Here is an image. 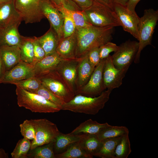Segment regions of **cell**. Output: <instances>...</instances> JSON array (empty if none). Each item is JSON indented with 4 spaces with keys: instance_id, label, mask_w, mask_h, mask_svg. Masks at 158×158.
<instances>
[{
    "instance_id": "cell-14",
    "label": "cell",
    "mask_w": 158,
    "mask_h": 158,
    "mask_svg": "<svg viewBox=\"0 0 158 158\" xmlns=\"http://www.w3.org/2000/svg\"><path fill=\"white\" fill-rule=\"evenodd\" d=\"M80 59L63 60L55 69L64 78L75 94L76 91L78 69Z\"/></svg>"
},
{
    "instance_id": "cell-36",
    "label": "cell",
    "mask_w": 158,
    "mask_h": 158,
    "mask_svg": "<svg viewBox=\"0 0 158 158\" xmlns=\"http://www.w3.org/2000/svg\"><path fill=\"white\" fill-rule=\"evenodd\" d=\"M60 11L62 13L64 17L63 38H65L74 33L76 30V28L73 21L68 13L63 10Z\"/></svg>"
},
{
    "instance_id": "cell-32",
    "label": "cell",
    "mask_w": 158,
    "mask_h": 158,
    "mask_svg": "<svg viewBox=\"0 0 158 158\" xmlns=\"http://www.w3.org/2000/svg\"><path fill=\"white\" fill-rule=\"evenodd\" d=\"M63 10L68 13L73 21L76 29L92 25L89 22L84 11L72 10L63 8L59 11Z\"/></svg>"
},
{
    "instance_id": "cell-20",
    "label": "cell",
    "mask_w": 158,
    "mask_h": 158,
    "mask_svg": "<svg viewBox=\"0 0 158 158\" xmlns=\"http://www.w3.org/2000/svg\"><path fill=\"white\" fill-rule=\"evenodd\" d=\"M63 60L56 52L45 56L33 66L34 75H40L55 69Z\"/></svg>"
},
{
    "instance_id": "cell-5",
    "label": "cell",
    "mask_w": 158,
    "mask_h": 158,
    "mask_svg": "<svg viewBox=\"0 0 158 158\" xmlns=\"http://www.w3.org/2000/svg\"><path fill=\"white\" fill-rule=\"evenodd\" d=\"M84 11L93 26L114 28L121 26L114 11L102 4L93 1L92 4Z\"/></svg>"
},
{
    "instance_id": "cell-9",
    "label": "cell",
    "mask_w": 158,
    "mask_h": 158,
    "mask_svg": "<svg viewBox=\"0 0 158 158\" xmlns=\"http://www.w3.org/2000/svg\"><path fill=\"white\" fill-rule=\"evenodd\" d=\"M15 8L26 24L40 22L44 17L42 13V0H13Z\"/></svg>"
},
{
    "instance_id": "cell-29",
    "label": "cell",
    "mask_w": 158,
    "mask_h": 158,
    "mask_svg": "<svg viewBox=\"0 0 158 158\" xmlns=\"http://www.w3.org/2000/svg\"><path fill=\"white\" fill-rule=\"evenodd\" d=\"M19 47L20 50L21 60L31 65L34 58V47L31 38L23 36L22 41Z\"/></svg>"
},
{
    "instance_id": "cell-1",
    "label": "cell",
    "mask_w": 158,
    "mask_h": 158,
    "mask_svg": "<svg viewBox=\"0 0 158 158\" xmlns=\"http://www.w3.org/2000/svg\"><path fill=\"white\" fill-rule=\"evenodd\" d=\"M114 27L90 25L77 29V47L76 57L80 59L92 49L99 47L112 39Z\"/></svg>"
},
{
    "instance_id": "cell-31",
    "label": "cell",
    "mask_w": 158,
    "mask_h": 158,
    "mask_svg": "<svg viewBox=\"0 0 158 158\" xmlns=\"http://www.w3.org/2000/svg\"><path fill=\"white\" fill-rule=\"evenodd\" d=\"M131 152L128 133L121 136L115 150L114 158H127Z\"/></svg>"
},
{
    "instance_id": "cell-15",
    "label": "cell",
    "mask_w": 158,
    "mask_h": 158,
    "mask_svg": "<svg viewBox=\"0 0 158 158\" xmlns=\"http://www.w3.org/2000/svg\"><path fill=\"white\" fill-rule=\"evenodd\" d=\"M34 75L33 66L21 60L16 66L5 72L0 79V84H11Z\"/></svg>"
},
{
    "instance_id": "cell-3",
    "label": "cell",
    "mask_w": 158,
    "mask_h": 158,
    "mask_svg": "<svg viewBox=\"0 0 158 158\" xmlns=\"http://www.w3.org/2000/svg\"><path fill=\"white\" fill-rule=\"evenodd\" d=\"M17 104L32 112L53 113L61 110V107L47 100L42 96L31 93L16 86Z\"/></svg>"
},
{
    "instance_id": "cell-7",
    "label": "cell",
    "mask_w": 158,
    "mask_h": 158,
    "mask_svg": "<svg viewBox=\"0 0 158 158\" xmlns=\"http://www.w3.org/2000/svg\"><path fill=\"white\" fill-rule=\"evenodd\" d=\"M36 131L35 137L31 144L30 150L54 142L60 132L56 125L46 118L30 120Z\"/></svg>"
},
{
    "instance_id": "cell-2",
    "label": "cell",
    "mask_w": 158,
    "mask_h": 158,
    "mask_svg": "<svg viewBox=\"0 0 158 158\" xmlns=\"http://www.w3.org/2000/svg\"><path fill=\"white\" fill-rule=\"evenodd\" d=\"M112 91L107 89L99 96L94 97L76 95L70 101L63 104L61 110L95 115L104 108L109 99Z\"/></svg>"
},
{
    "instance_id": "cell-42",
    "label": "cell",
    "mask_w": 158,
    "mask_h": 158,
    "mask_svg": "<svg viewBox=\"0 0 158 158\" xmlns=\"http://www.w3.org/2000/svg\"><path fill=\"white\" fill-rule=\"evenodd\" d=\"M82 11L90 7L93 4L92 0H71Z\"/></svg>"
},
{
    "instance_id": "cell-48",
    "label": "cell",
    "mask_w": 158,
    "mask_h": 158,
    "mask_svg": "<svg viewBox=\"0 0 158 158\" xmlns=\"http://www.w3.org/2000/svg\"><path fill=\"white\" fill-rule=\"evenodd\" d=\"M12 0H0V3H3L10 1Z\"/></svg>"
},
{
    "instance_id": "cell-45",
    "label": "cell",
    "mask_w": 158,
    "mask_h": 158,
    "mask_svg": "<svg viewBox=\"0 0 158 158\" xmlns=\"http://www.w3.org/2000/svg\"><path fill=\"white\" fill-rule=\"evenodd\" d=\"M6 72L5 67L0 53V79Z\"/></svg>"
},
{
    "instance_id": "cell-43",
    "label": "cell",
    "mask_w": 158,
    "mask_h": 158,
    "mask_svg": "<svg viewBox=\"0 0 158 158\" xmlns=\"http://www.w3.org/2000/svg\"><path fill=\"white\" fill-rule=\"evenodd\" d=\"M93 1L104 5L114 11V0H92Z\"/></svg>"
},
{
    "instance_id": "cell-38",
    "label": "cell",
    "mask_w": 158,
    "mask_h": 158,
    "mask_svg": "<svg viewBox=\"0 0 158 158\" xmlns=\"http://www.w3.org/2000/svg\"><path fill=\"white\" fill-rule=\"evenodd\" d=\"M34 50V60L31 65L33 66L45 56V52L36 39V37L31 38Z\"/></svg>"
},
{
    "instance_id": "cell-22",
    "label": "cell",
    "mask_w": 158,
    "mask_h": 158,
    "mask_svg": "<svg viewBox=\"0 0 158 158\" xmlns=\"http://www.w3.org/2000/svg\"><path fill=\"white\" fill-rule=\"evenodd\" d=\"M95 68L93 67L90 63L87 54L84 57L80 58L78 69L76 93L78 90L88 82Z\"/></svg>"
},
{
    "instance_id": "cell-18",
    "label": "cell",
    "mask_w": 158,
    "mask_h": 158,
    "mask_svg": "<svg viewBox=\"0 0 158 158\" xmlns=\"http://www.w3.org/2000/svg\"><path fill=\"white\" fill-rule=\"evenodd\" d=\"M20 23L10 25L0 28V46H19L23 39L18 29Z\"/></svg>"
},
{
    "instance_id": "cell-33",
    "label": "cell",
    "mask_w": 158,
    "mask_h": 158,
    "mask_svg": "<svg viewBox=\"0 0 158 158\" xmlns=\"http://www.w3.org/2000/svg\"><path fill=\"white\" fill-rule=\"evenodd\" d=\"M14 84L28 92L36 93L42 85L39 78L34 75L20 81L12 83Z\"/></svg>"
},
{
    "instance_id": "cell-37",
    "label": "cell",
    "mask_w": 158,
    "mask_h": 158,
    "mask_svg": "<svg viewBox=\"0 0 158 158\" xmlns=\"http://www.w3.org/2000/svg\"><path fill=\"white\" fill-rule=\"evenodd\" d=\"M20 132L24 138L33 140L35 137V128L30 120H26L20 125Z\"/></svg>"
},
{
    "instance_id": "cell-30",
    "label": "cell",
    "mask_w": 158,
    "mask_h": 158,
    "mask_svg": "<svg viewBox=\"0 0 158 158\" xmlns=\"http://www.w3.org/2000/svg\"><path fill=\"white\" fill-rule=\"evenodd\" d=\"M28 158H55L53 142L38 146L31 150L27 154Z\"/></svg>"
},
{
    "instance_id": "cell-21",
    "label": "cell",
    "mask_w": 158,
    "mask_h": 158,
    "mask_svg": "<svg viewBox=\"0 0 158 158\" xmlns=\"http://www.w3.org/2000/svg\"><path fill=\"white\" fill-rule=\"evenodd\" d=\"M36 38L44 50L45 56L56 52L60 39L51 26L43 35Z\"/></svg>"
},
{
    "instance_id": "cell-10",
    "label": "cell",
    "mask_w": 158,
    "mask_h": 158,
    "mask_svg": "<svg viewBox=\"0 0 158 158\" xmlns=\"http://www.w3.org/2000/svg\"><path fill=\"white\" fill-rule=\"evenodd\" d=\"M104 59L101 60L95 67L88 82L77 92L75 95L80 94L94 97L99 96L105 90L106 88L103 77Z\"/></svg>"
},
{
    "instance_id": "cell-16",
    "label": "cell",
    "mask_w": 158,
    "mask_h": 158,
    "mask_svg": "<svg viewBox=\"0 0 158 158\" xmlns=\"http://www.w3.org/2000/svg\"><path fill=\"white\" fill-rule=\"evenodd\" d=\"M77 47L76 29L71 35L59 40L56 52L63 59H77L76 57Z\"/></svg>"
},
{
    "instance_id": "cell-17",
    "label": "cell",
    "mask_w": 158,
    "mask_h": 158,
    "mask_svg": "<svg viewBox=\"0 0 158 158\" xmlns=\"http://www.w3.org/2000/svg\"><path fill=\"white\" fill-rule=\"evenodd\" d=\"M22 20L21 17L15 8L13 0L0 3V28L20 23Z\"/></svg>"
},
{
    "instance_id": "cell-13",
    "label": "cell",
    "mask_w": 158,
    "mask_h": 158,
    "mask_svg": "<svg viewBox=\"0 0 158 158\" xmlns=\"http://www.w3.org/2000/svg\"><path fill=\"white\" fill-rule=\"evenodd\" d=\"M42 13L49 20L57 33L60 40L63 38V26L64 21L63 14L49 0H42L41 6Z\"/></svg>"
},
{
    "instance_id": "cell-24",
    "label": "cell",
    "mask_w": 158,
    "mask_h": 158,
    "mask_svg": "<svg viewBox=\"0 0 158 158\" xmlns=\"http://www.w3.org/2000/svg\"><path fill=\"white\" fill-rule=\"evenodd\" d=\"M79 142L84 150L92 158L98 152L102 143L97 134H83Z\"/></svg>"
},
{
    "instance_id": "cell-23",
    "label": "cell",
    "mask_w": 158,
    "mask_h": 158,
    "mask_svg": "<svg viewBox=\"0 0 158 158\" xmlns=\"http://www.w3.org/2000/svg\"><path fill=\"white\" fill-rule=\"evenodd\" d=\"M83 135V134L81 135H75L69 133L65 134L60 132L53 142L54 153L56 154L64 152L73 143L78 141Z\"/></svg>"
},
{
    "instance_id": "cell-41",
    "label": "cell",
    "mask_w": 158,
    "mask_h": 158,
    "mask_svg": "<svg viewBox=\"0 0 158 158\" xmlns=\"http://www.w3.org/2000/svg\"><path fill=\"white\" fill-rule=\"evenodd\" d=\"M87 54L90 63L93 67L95 68L101 61L99 56V47H95L92 49Z\"/></svg>"
},
{
    "instance_id": "cell-34",
    "label": "cell",
    "mask_w": 158,
    "mask_h": 158,
    "mask_svg": "<svg viewBox=\"0 0 158 158\" xmlns=\"http://www.w3.org/2000/svg\"><path fill=\"white\" fill-rule=\"evenodd\" d=\"M31 143L30 140L24 138L19 140L12 152V158H27V154L30 149Z\"/></svg>"
},
{
    "instance_id": "cell-27",
    "label": "cell",
    "mask_w": 158,
    "mask_h": 158,
    "mask_svg": "<svg viewBox=\"0 0 158 158\" xmlns=\"http://www.w3.org/2000/svg\"><path fill=\"white\" fill-rule=\"evenodd\" d=\"M79 140L72 144L64 152L55 154V158H92L84 150L80 143Z\"/></svg>"
},
{
    "instance_id": "cell-47",
    "label": "cell",
    "mask_w": 158,
    "mask_h": 158,
    "mask_svg": "<svg viewBox=\"0 0 158 158\" xmlns=\"http://www.w3.org/2000/svg\"><path fill=\"white\" fill-rule=\"evenodd\" d=\"M8 154L2 149H0V158H8Z\"/></svg>"
},
{
    "instance_id": "cell-26",
    "label": "cell",
    "mask_w": 158,
    "mask_h": 158,
    "mask_svg": "<svg viewBox=\"0 0 158 158\" xmlns=\"http://www.w3.org/2000/svg\"><path fill=\"white\" fill-rule=\"evenodd\" d=\"M121 136L102 140L100 147L95 156L101 158H114L115 150Z\"/></svg>"
},
{
    "instance_id": "cell-35",
    "label": "cell",
    "mask_w": 158,
    "mask_h": 158,
    "mask_svg": "<svg viewBox=\"0 0 158 158\" xmlns=\"http://www.w3.org/2000/svg\"><path fill=\"white\" fill-rule=\"evenodd\" d=\"M36 93L44 97L50 102L62 108L65 102L59 97L48 89L42 83Z\"/></svg>"
},
{
    "instance_id": "cell-4",
    "label": "cell",
    "mask_w": 158,
    "mask_h": 158,
    "mask_svg": "<svg viewBox=\"0 0 158 158\" xmlns=\"http://www.w3.org/2000/svg\"><path fill=\"white\" fill-rule=\"evenodd\" d=\"M158 20V10L150 8L144 10L143 16L139 18L138 26L139 48L134 61L139 62L140 54L143 49L151 45L154 30Z\"/></svg>"
},
{
    "instance_id": "cell-44",
    "label": "cell",
    "mask_w": 158,
    "mask_h": 158,
    "mask_svg": "<svg viewBox=\"0 0 158 158\" xmlns=\"http://www.w3.org/2000/svg\"><path fill=\"white\" fill-rule=\"evenodd\" d=\"M140 0H128L126 8L129 11L132 12H136L135 11V7Z\"/></svg>"
},
{
    "instance_id": "cell-25",
    "label": "cell",
    "mask_w": 158,
    "mask_h": 158,
    "mask_svg": "<svg viewBox=\"0 0 158 158\" xmlns=\"http://www.w3.org/2000/svg\"><path fill=\"white\" fill-rule=\"evenodd\" d=\"M109 125L107 123H101L90 119L81 123L69 133L75 135L80 133L97 134L102 128Z\"/></svg>"
},
{
    "instance_id": "cell-19",
    "label": "cell",
    "mask_w": 158,
    "mask_h": 158,
    "mask_svg": "<svg viewBox=\"0 0 158 158\" xmlns=\"http://www.w3.org/2000/svg\"><path fill=\"white\" fill-rule=\"evenodd\" d=\"M0 53L6 72L12 68L21 61L20 50L18 46H1Z\"/></svg>"
},
{
    "instance_id": "cell-40",
    "label": "cell",
    "mask_w": 158,
    "mask_h": 158,
    "mask_svg": "<svg viewBox=\"0 0 158 158\" xmlns=\"http://www.w3.org/2000/svg\"><path fill=\"white\" fill-rule=\"evenodd\" d=\"M59 11L63 8L72 10H80L71 0H49Z\"/></svg>"
},
{
    "instance_id": "cell-11",
    "label": "cell",
    "mask_w": 158,
    "mask_h": 158,
    "mask_svg": "<svg viewBox=\"0 0 158 158\" xmlns=\"http://www.w3.org/2000/svg\"><path fill=\"white\" fill-rule=\"evenodd\" d=\"M129 68L119 69L116 68L112 62L110 55L105 59L103 77L106 89L112 90L120 87L122 84L123 80Z\"/></svg>"
},
{
    "instance_id": "cell-6",
    "label": "cell",
    "mask_w": 158,
    "mask_h": 158,
    "mask_svg": "<svg viewBox=\"0 0 158 158\" xmlns=\"http://www.w3.org/2000/svg\"><path fill=\"white\" fill-rule=\"evenodd\" d=\"M36 76L43 85L65 103L70 101L75 95L64 78L55 69Z\"/></svg>"
},
{
    "instance_id": "cell-12",
    "label": "cell",
    "mask_w": 158,
    "mask_h": 158,
    "mask_svg": "<svg viewBox=\"0 0 158 158\" xmlns=\"http://www.w3.org/2000/svg\"><path fill=\"white\" fill-rule=\"evenodd\" d=\"M114 11L123 30L129 33L138 40V26L140 18L136 12H131L126 7L116 3L114 5Z\"/></svg>"
},
{
    "instance_id": "cell-8",
    "label": "cell",
    "mask_w": 158,
    "mask_h": 158,
    "mask_svg": "<svg viewBox=\"0 0 158 158\" xmlns=\"http://www.w3.org/2000/svg\"><path fill=\"white\" fill-rule=\"evenodd\" d=\"M139 43L128 40L118 46L117 50L111 56L112 62L119 69L129 67L138 51Z\"/></svg>"
},
{
    "instance_id": "cell-39",
    "label": "cell",
    "mask_w": 158,
    "mask_h": 158,
    "mask_svg": "<svg viewBox=\"0 0 158 158\" xmlns=\"http://www.w3.org/2000/svg\"><path fill=\"white\" fill-rule=\"evenodd\" d=\"M118 46L111 42H108L99 47V53L101 60L107 58L112 52L116 51Z\"/></svg>"
},
{
    "instance_id": "cell-28",
    "label": "cell",
    "mask_w": 158,
    "mask_h": 158,
    "mask_svg": "<svg viewBox=\"0 0 158 158\" xmlns=\"http://www.w3.org/2000/svg\"><path fill=\"white\" fill-rule=\"evenodd\" d=\"M129 133V130L125 126H109L102 128L97 134L102 141L104 139L122 136Z\"/></svg>"
},
{
    "instance_id": "cell-46",
    "label": "cell",
    "mask_w": 158,
    "mask_h": 158,
    "mask_svg": "<svg viewBox=\"0 0 158 158\" xmlns=\"http://www.w3.org/2000/svg\"><path fill=\"white\" fill-rule=\"evenodd\" d=\"M128 0H114L115 3L120 4L126 7Z\"/></svg>"
}]
</instances>
